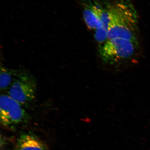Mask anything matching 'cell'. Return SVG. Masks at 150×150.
Masks as SVG:
<instances>
[{
	"label": "cell",
	"instance_id": "5b68a950",
	"mask_svg": "<svg viewBox=\"0 0 150 150\" xmlns=\"http://www.w3.org/2000/svg\"><path fill=\"white\" fill-rule=\"evenodd\" d=\"M83 16L84 21L90 29L108 34V8H103L95 4L86 5L84 7Z\"/></svg>",
	"mask_w": 150,
	"mask_h": 150
},
{
	"label": "cell",
	"instance_id": "8992f818",
	"mask_svg": "<svg viewBox=\"0 0 150 150\" xmlns=\"http://www.w3.org/2000/svg\"><path fill=\"white\" fill-rule=\"evenodd\" d=\"M14 150H49L48 146L37 136L31 133L21 135L17 140Z\"/></svg>",
	"mask_w": 150,
	"mask_h": 150
},
{
	"label": "cell",
	"instance_id": "6da1fadb",
	"mask_svg": "<svg viewBox=\"0 0 150 150\" xmlns=\"http://www.w3.org/2000/svg\"><path fill=\"white\" fill-rule=\"evenodd\" d=\"M108 40L114 38L137 39L138 18L135 8L127 0L110 6L108 8Z\"/></svg>",
	"mask_w": 150,
	"mask_h": 150
},
{
	"label": "cell",
	"instance_id": "52a82bcc",
	"mask_svg": "<svg viewBox=\"0 0 150 150\" xmlns=\"http://www.w3.org/2000/svg\"><path fill=\"white\" fill-rule=\"evenodd\" d=\"M12 81L11 72L4 67H1L0 75V86L1 89H5L11 86Z\"/></svg>",
	"mask_w": 150,
	"mask_h": 150
},
{
	"label": "cell",
	"instance_id": "3957f363",
	"mask_svg": "<svg viewBox=\"0 0 150 150\" xmlns=\"http://www.w3.org/2000/svg\"><path fill=\"white\" fill-rule=\"evenodd\" d=\"M28 114L21 104L8 95H1L0 98V121L5 127L14 126L23 122Z\"/></svg>",
	"mask_w": 150,
	"mask_h": 150
},
{
	"label": "cell",
	"instance_id": "7a4b0ae2",
	"mask_svg": "<svg viewBox=\"0 0 150 150\" xmlns=\"http://www.w3.org/2000/svg\"><path fill=\"white\" fill-rule=\"evenodd\" d=\"M138 44L137 39L114 38L108 39L100 45L99 55L103 63L117 68L132 59Z\"/></svg>",
	"mask_w": 150,
	"mask_h": 150
},
{
	"label": "cell",
	"instance_id": "277c9868",
	"mask_svg": "<svg viewBox=\"0 0 150 150\" xmlns=\"http://www.w3.org/2000/svg\"><path fill=\"white\" fill-rule=\"evenodd\" d=\"M36 86L35 82L28 75L21 74L12 82L8 95L21 104L29 103L35 98Z\"/></svg>",
	"mask_w": 150,
	"mask_h": 150
}]
</instances>
